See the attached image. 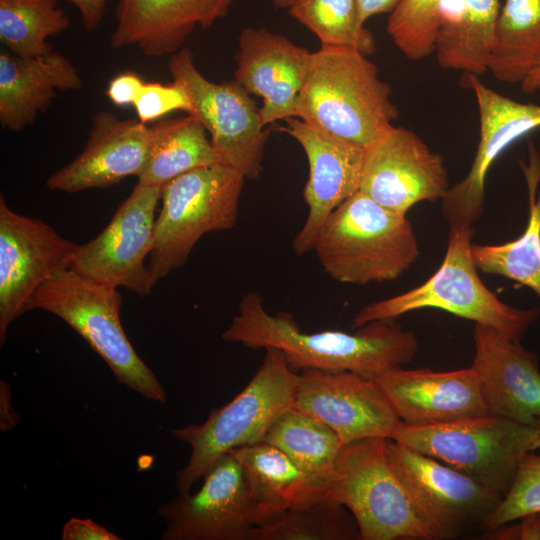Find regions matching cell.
Here are the masks:
<instances>
[{
  "instance_id": "6da1fadb",
  "label": "cell",
  "mask_w": 540,
  "mask_h": 540,
  "mask_svg": "<svg viewBox=\"0 0 540 540\" xmlns=\"http://www.w3.org/2000/svg\"><path fill=\"white\" fill-rule=\"evenodd\" d=\"M222 339L251 349H278L292 369L350 371L369 378L410 363L418 350L416 335L395 319L369 322L355 333H305L290 313L270 314L256 292L243 296Z\"/></svg>"
},
{
  "instance_id": "7a4b0ae2",
  "label": "cell",
  "mask_w": 540,
  "mask_h": 540,
  "mask_svg": "<svg viewBox=\"0 0 540 540\" xmlns=\"http://www.w3.org/2000/svg\"><path fill=\"white\" fill-rule=\"evenodd\" d=\"M391 94L365 54L321 45L311 54L296 118L366 149L398 119Z\"/></svg>"
},
{
  "instance_id": "3957f363",
  "label": "cell",
  "mask_w": 540,
  "mask_h": 540,
  "mask_svg": "<svg viewBox=\"0 0 540 540\" xmlns=\"http://www.w3.org/2000/svg\"><path fill=\"white\" fill-rule=\"evenodd\" d=\"M312 251L333 280L366 285L399 278L417 260L419 245L405 215L357 191L327 217Z\"/></svg>"
},
{
  "instance_id": "277c9868",
  "label": "cell",
  "mask_w": 540,
  "mask_h": 540,
  "mask_svg": "<svg viewBox=\"0 0 540 540\" xmlns=\"http://www.w3.org/2000/svg\"><path fill=\"white\" fill-rule=\"evenodd\" d=\"M298 379L283 353L268 348L260 367L236 397L211 410L203 423L173 429L172 435L191 448L188 463L176 474L178 493H189L231 450L262 442L277 417L293 405Z\"/></svg>"
},
{
  "instance_id": "5b68a950",
  "label": "cell",
  "mask_w": 540,
  "mask_h": 540,
  "mask_svg": "<svg viewBox=\"0 0 540 540\" xmlns=\"http://www.w3.org/2000/svg\"><path fill=\"white\" fill-rule=\"evenodd\" d=\"M473 234V227L450 228L447 250L437 271L415 288L366 304L355 314L353 325L360 327L372 321L396 319L412 311L435 308L521 339L539 318L540 309L512 307L485 286L472 256Z\"/></svg>"
},
{
  "instance_id": "8992f818",
  "label": "cell",
  "mask_w": 540,
  "mask_h": 540,
  "mask_svg": "<svg viewBox=\"0 0 540 540\" xmlns=\"http://www.w3.org/2000/svg\"><path fill=\"white\" fill-rule=\"evenodd\" d=\"M121 304L117 288L93 282L66 268L36 290L26 311L41 309L65 321L105 361L120 384L164 404V387L136 353L122 327Z\"/></svg>"
},
{
  "instance_id": "52a82bcc",
  "label": "cell",
  "mask_w": 540,
  "mask_h": 540,
  "mask_svg": "<svg viewBox=\"0 0 540 540\" xmlns=\"http://www.w3.org/2000/svg\"><path fill=\"white\" fill-rule=\"evenodd\" d=\"M245 180L219 162L187 171L162 187L148 264L156 280L183 266L204 234L234 227Z\"/></svg>"
},
{
  "instance_id": "ba28073f",
  "label": "cell",
  "mask_w": 540,
  "mask_h": 540,
  "mask_svg": "<svg viewBox=\"0 0 540 540\" xmlns=\"http://www.w3.org/2000/svg\"><path fill=\"white\" fill-rule=\"evenodd\" d=\"M387 440L344 444L327 496L351 512L360 540H438L391 466Z\"/></svg>"
},
{
  "instance_id": "9c48e42d",
  "label": "cell",
  "mask_w": 540,
  "mask_h": 540,
  "mask_svg": "<svg viewBox=\"0 0 540 540\" xmlns=\"http://www.w3.org/2000/svg\"><path fill=\"white\" fill-rule=\"evenodd\" d=\"M536 435V426L485 414L434 425L402 422L392 439L442 461L503 498Z\"/></svg>"
},
{
  "instance_id": "30bf717a",
  "label": "cell",
  "mask_w": 540,
  "mask_h": 540,
  "mask_svg": "<svg viewBox=\"0 0 540 540\" xmlns=\"http://www.w3.org/2000/svg\"><path fill=\"white\" fill-rule=\"evenodd\" d=\"M168 70L173 80L185 88L190 100L188 114L197 118L209 133L220 163L246 179H258L270 133L264 129L259 108L250 94L235 80L215 83L205 78L188 48L171 55Z\"/></svg>"
},
{
  "instance_id": "8fae6325",
  "label": "cell",
  "mask_w": 540,
  "mask_h": 540,
  "mask_svg": "<svg viewBox=\"0 0 540 540\" xmlns=\"http://www.w3.org/2000/svg\"><path fill=\"white\" fill-rule=\"evenodd\" d=\"M161 193L162 186L138 182L102 232L76 245L70 269L99 284L149 295L157 280L145 259L153 249Z\"/></svg>"
},
{
  "instance_id": "7c38bea8",
  "label": "cell",
  "mask_w": 540,
  "mask_h": 540,
  "mask_svg": "<svg viewBox=\"0 0 540 540\" xmlns=\"http://www.w3.org/2000/svg\"><path fill=\"white\" fill-rule=\"evenodd\" d=\"M391 466L422 518L438 539L487 524L502 500L472 477L393 439L387 440Z\"/></svg>"
},
{
  "instance_id": "4fadbf2b",
  "label": "cell",
  "mask_w": 540,
  "mask_h": 540,
  "mask_svg": "<svg viewBox=\"0 0 540 540\" xmlns=\"http://www.w3.org/2000/svg\"><path fill=\"white\" fill-rule=\"evenodd\" d=\"M76 244L41 220L13 211L0 197V343L36 290L70 268Z\"/></svg>"
},
{
  "instance_id": "5bb4252c",
  "label": "cell",
  "mask_w": 540,
  "mask_h": 540,
  "mask_svg": "<svg viewBox=\"0 0 540 540\" xmlns=\"http://www.w3.org/2000/svg\"><path fill=\"white\" fill-rule=\"evenodd\" d=\"M449 188L442 156L411 130L393 125L365 149L359 191L397 214Z\"/></svg>"
},
{
  "instance_id": "9a60e30c",
  "label": "cell",
  "mask_w": 540,
  "mask_h": 540,
  "mask_svg": "<svg viewBox=\"0 0 540 540\" xmlns=\"http://www.w3.org/2000/svg\"><path fill=\"white\" fill-rule=\"evenodd\" d=\"M292 406L326 424L343 444L392 439L402 423L375 380L350 371L301 370Z\"/></svg>"
},
{
  "instance_id": "2e32d148",
  "label": "cell",
  "mask_w": 540,
  "mask_h": 540,
  "mask_svg": "<svg viewBox=\"0 0 540 540\" xmlns=\"http://www.w3.org/2000/svg\"><path fill=\"white\" fill-rule=\"evenodd\" d=\"M200 489L161 504L163 540H249L255 527L242 464L231 453L203 475Z\"/></svg>"
},
{
  "instance_id": "e0dca14e",
  "label": "cell",
  "mask_w": 540,
  "mask_h": 540,
  "mask_svg": "<svg viewBox=\"0 0 540 540\" xmlns=\"http://www.w3.org/2000/svg\"><path fill=\"white\" fill-rule=\"evenodd\" d=\"M463 84L474 92L480 134L469 172L442 199L441 212L450 228L473 227L483 213L485 180L492 163L513 142L540 128V105L501 95L476 75L465 74Z\"/></svg>"
},
{
  "instance_id": "ac0fdd59",
  "label": "cell",
  "mask_w": 540,
  "mask_h": 540,
  "mask_svg": "<svg viewBox=\"0 0 540 540\" xmlns=\"http://www.w3.org/2000/svg\"><path fill=\"white\" fill-rule=\"evenodd\" d=\"M286 121L284 130L300 144L309 164L304 187L308 213L292 243L294 252L303 256L312 251L331 212L359 191L365 149L299 118Z\"/></svg>"
},
{
  "instance_id": "d6986e66",
  "label": "cell",
  "mask_w": 540,
  "mask_h": 540,
  "mask_svg": "<svg viewBox=\"0 0 540 540\" xmlns=\"http://www.w3.org/2000/svg\"><path fill=\"white\" fill-rule=\"evenodd\" d=\"M311 54L286 36L263 27L242 30L235 56V81L249 94L262 98L259 113L264 126L297 116Z\"/></svg>"
},
{
  "instance_id": "ffe728a7",
  "label": "cell",
  "mask_w": 540,
  "mask_h": 540,
  "mask_svg": "<svg viewBox=\"0 0 540 540\" xmlns=\"http://www.w3.org/2000/svg\"><path fill=\"white\" fill-rule=\"evenodd\" d=\"M474 369L487 414L536 426L540 420L538 357L520 339L474 325Z\"/></svg>"
},
{
  "instance_id": "44dd1931",
  "label": "cell",
  "mask_w": 540,
  "mask_h": 540,
  "mask_svg": "<svg viewBox=\"0 0 540 540\" xmlns=\"http://www.w3.org/2000/svg\"><path fill=\"white\" fill-rule=\"evenodd\" d=\"M149 127L136 119L121 120L109 111H99L82 152L46 181L51 190L76 193L105 188L126 177H138L149 151Z\"/></svg>"
},
{
  "instance_id": "7402d4cb",
  "label": "cell",
  "mask_w": 540,
  "mask_h": 540,
  "mask_svg": "<svg viewBox=\"0 0 540 540\" xmlns=\"http://www.w3.org/2000/svg\"><path fill=\"white\" fill-rule=\"evenodd\" d=\"M373 379L400 420L409 425H434L487 414L472 367L446 372L396 367Z\"/></svg>"
},
{
  "instance_id": "603a6c76",
  "label": "cell",
  "mask_w": 540,
  "mask_h": 540,
  "mask_svg": "<svg viewBox=\"0 0 540 540\" xmlns=\"http://www.w3.org/2000/svg\"><path fill=\"white\" fill-rule=\"evenodd\" d=\"M233 0H118L113 48L134 46L150 57L172 55L196 27L207 29Z\"/></svg>"
},
{
  "instance_id": "cb8c5ba5",
  "label": "cell",
  "mask_w": 540,
  "mask_h": 540,
  "mask_svg": "<svg viewBox=\"0 0 540 540\" xmlns=\"http://www.w3.org/2000/svg\"><path fill=\"white\" fill-rule=\"evenodd\" d=\"M83 86L78 69L57 51L35 57H20L0 51V123L22 131L45 112L57 92Z\"/></svg>"
},
{
  "instance_id": "d4e9b609",
  "label": "cell",
  "mask_w": 540,
  "mask_h": 540,
  "mask_svg": "<svg viewBox=\"0 0 540 540\" xmlns=\"http://www.w3.org/2000/svg\"><path fill=\"white\" fill-rule=\"evenodd\" d=\"M242 464L255 526L269 523L288 510L327 496L279 448L266 442L231 450Z\"/></svg>"
},
{
  "instance_id": "484cf974",
  "label": "cell",
  "mask_w": 540,
  "mask_h": 540,
  "mask_svg": "<svg viewBox=\"0 0 540 540\" xmlns=\"http://www.w3.org/2000/svg\"><path fill=\"white\" fill-rule=\"evenodd\" d=\"M499 12V0H462L442 18L434 51L438 64L476 76L489 70Z\"/></svg>"
},
{
  "instance_id": "4316f807",
  "label": "cell",
  "mask_w": 540,
  "mask_h": 540,
  "mask_svg": "<svg viewBox=\"0 0 540 540\" xmlns=\"http://www.w3.org/2000/svg\"><path fill=\"white\" fill-rule=\"evenodd\" d=\"M527 183L529 216L524 232L500 245L472 244L474 262L483 273L496 274L530 288L540 298V155L532 144L522 164Z\"/></svg>"
},
{
  "instance_id": "83f0119b",
  "label": "cell",
  "mask_w": 540,
  "mask_h": 540,
  "mask_svg": "<svg viewBox=\"0 0 540 540\" xmlns=\"http://www.w3.org/2000/svg\"><path fill=\"white\" fill-rule=\"evenodd\" d=\"M149 129L148 157L139 183L163 187L187 171L220 162L205 127L190 114Z\"/></svg>"
},
{
  "instance_id": "f1b7e54d",
  "label": "cell",
  "mask_w": 540,
  "mask_h": 540,
  "mask_svg": "<svg viewBox=\"0 0 540 540\" xmlns=\"http://www.w3.org/2000/svg\"><path fill=\"white\" fill-rule=\"evenodd\" d=\"M263 442L283 451L327 492L344 444L326 424L291 406L273 422Z\"/></svg>"
},
{
  "instance_id": "f546056e",
  "label": "cell",
  "mask_w": 540,
  "mask_h": 540,
  "mask_svg": "<svg viewBox=\"0 0 540 540\" xmlns=\"http://www.w3.org/2000/svg\"><path fill=\"white\" fill-rule=\"evenodd\" d=\"M540 67V0H505L496 24L489 71L505 83H522Z\"/></svg>"
},
{
  "instance_id": "4dcf8cb0",
  "label": "cell",
  "mask_w": 540,
  "mask_h": 540,
  "mask_svg": "<svg viewBox=\"0 0 540 540\" xmlns=\"http://www.w3.org/2000/svg\"><path fill=\"white\" fill-rule=\"evenodd\" d=\"M70 19L56 0H0V42L20 57L53 50L48 38L67 30Z\"/></svg>"
},
{
  "instance_id": "1f68e13d",
  "label": "cell",
  "mask_w": 540,
  "mask_h": 540,
  "mask_svg": "<svg viewBox=\"0 0 540 540\" xmlns=\"http://www.w3.org/2000/svg\"><path fill=\"white\" fill-rule=\"evenodd\" d=\"M359 528L351 512L324 497L292 508L279 518L253 527L249 540H354Z\"/></svg>"
},
{
  "instance_id": "d6a6232c",
  "label": "cell",
  "mask_w": 540,
  "mask_h": 540,
  "mask_svg": "<svg viewBox=\"0 0 540 540\" xmlns=\"http://www.w3.org/2000/svg\"><path fill=\"white\" fill-rule=\"evenodd\" d=\"M288 12L321 45L351 47L366 56L375 51L374 36L360 20L357 0H295Z\"/></svg>"
},
{
  "instance_id": "836d02e7",
  "label": "cell",
  "mask_w": 540,
  "mask_h": 540,
  "mask_svg": "<svg viewBox=\"0 0 540 540\" xmlns=\"http://www.w3.org/2000/svg\"><path fill=\"white\" fill-rule=\"evenodd\" d=\"M444 0H401L390 13L387 32L409 59L420 60L435 51L442 24Z\"/></svg>"
},
{
  "instance_id": "e575fe53",
  "label": "cell",
  "mask_w": 540,
  "mask_h": 540,
  "mask_svg": "<svg viewBox=\"0 0 540 540\" xmlns=\"http://www.w3.org/2000/svg\"><path fill=\"white\" fill-rule=\"evenodd\" d=\"M533 513H540V454L529 451L519 461L512 484L492 514L486 529Z\"/></svg>"
},
{
  "instance_id": "d590c367",
  "label": "cell",
  "mask_w": 540,
  "mask_h": 540,
  "mask_svg": "<svg viewBox=\"0 0 540 540\" xmlns=\"http://www.w3.org/2000/svg\"><path fill=\"white\" fill-rule=\"evenodd\" d=\"M138 120L144 124L152 122L172 111L190 110L188 94L179 82L169 84L159 82L144 83L133 104Z\"/></svg>"
},
{
  "instance_id": "8d00e7d4",
  "label": "cell",
  "mask_w": 540,
  "mask_h": 540,
  "mask_svg": "<svg viewBox=\"0 0 540 540\" xmlns=\"http://www.w3.org/2000/svg\"><path fill=\"white\" fill-rule=\"evenodd\" d=\"M488 539L540 540V513L525 515L515 521L487 529Z\"/></svg>"
},
{
  "instance_id": "74e56055",
  "label": "cell",
  "mask_w": 540,
  "mask_h": 540,
  "mask_svg": "<svg viewBox=\"0 0 540 540\" xmlns=\"http://www.w3.org/2000/svg\"><path fill=\"white\" fill-rule=\"evenodd\" d=\"M62 540H119L115 533L88 518L73 517L65 522Z\"/></svg>"
},
{
  "instance_id": "f35d334b",
  "label": "cell",
  "mask_w": 540,
  "mask_h": 540,
  "mask_svg": "<svg viewBox=\"0 0 540 540\" xmlns=\"http://www.w3.org/2000/svg\"><path fill=\"white\" fill-rule=\"evenodd\" d=\"M143 84L144 82L137 74L125 72L109 82L106 95L114 105H133Z\"/></svg>"
},
{
  "instance_id": "ab89813d",
  "label": "cell",
  "mask_w": 540,
  "mask_h": 540,
  "mask_svg": "<svg viewBox=\"0 0 540 540\" xmlns=\"http://www.w3.org/2000/svg\"><path fill=\"white\" fill-rule=\"evenodd\" d=\"M79 11L83 26L94 31L102 22L108 0H69Z\"/></svg>"
},
{
  "instance_id": "60d3db41",
  "label": "cell",
  "mask_w": 540,
  "mask_h": 540,
  "mask_svg": "<svg viewBox=\"0 0 540 540\" xmlns=\"http://www.w3.org/2000/svg\"><path fill=\"white\" fill-rule=\"evenodd\" d=\"M19 421V416L12 405V393L9 383L0 382V428L7 432L13 429Z\"/></svg>"
},
{
  "instance_id": "b9f144b4",
  "label": "cell",
  "mask_w": 540,
  "mask_h": 540,
  "mask_svg": "<svg viewBox=\"0 0 540 540\" xmlns=\"http://www.w3.org/2000/svg\"><path fill=\"white\" fill-rule=\"evenodd\" d=\"M401 0H357L359 17L365 23L373 16L391 13Z\"/></svg>"
},
{
  "instance_id": "7bdbcfd3",
  "label": "cell",
  "mask_w": 540,
  "mask_h": 540,
  "mask_svg": "<svg viewBox=\"0 0 540 540\" xmlns=\"http://www.w3.org/2000/svg\"><path fill=\"white\" fill-rule=\"evenodd\" d=\"M524 93L531 94L540 89V67L534 70L522 83Z\"/></svg>"
},
{
  "instance_id": "ee69618b",
  "label": "cell",
  "mask_w": 540,
  "mask_h": 540,
  "mask_svg": "<svg viewBox=\"0 0 540 540\" xmlns=\"http://www.w3.org/2000/svg\"><path fill=\"white\" fill-rule=\"evenodd\" d=\"M295 0H273L276 8H289Z\"/></svg>"
},
{
  "instance_id": "f6af8a7d",
  "label": "cell",
  "mask_w": 540,
  "mask_h": 540,
  "mask_svg": "<svg viewBox=\"0 0 540 540\" xmlns=\"http://www.w3.org/2000/svg\"><path fill=\"white\" fill-rule=\"evenodd\" d=\"M536 428H537V435H536V439L533 443V446H532V451L540 448V420L538 421L537 425H536Z\"/></svg>"
}]
</instances>
